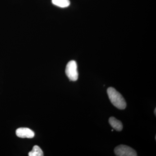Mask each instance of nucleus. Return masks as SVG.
<instances>
[{
    "mask_svg": "<svg viewBox=\"0 0 156 156\" xmlns=\"http://www.w3.org/2000/svg\"><path fill=\"white\" fill-rule=\"evenodd\" d=\"M107 93L111 102L117 108L122 110L126 108L127 106L126 100L122 95L112 87L107 89Z\"/></svg>",
    "mask_w": 156,
    "mask_h": 156,
    "instance_id": "obj_1",
    "label": "nucleus"
},
{
    "mask_svg": "<svg viewBox=\"0 0 156 156\" xmlns=\"http://www.w3.org/2000/svg\"><path fill=\"white\" fill-rule=\"evenodd\" d=\"M66 74L70 80L76 81L78 80L77 65L74 60H71L67 63L66 68Z\"/></svg>",
    "mask_w": 156,
    "mask_h": 156,
    "instance_id": "obj_2",
    "label": "nucleus"
},
{
    "mask_svg": "<svg viewBox=\"0 0 156 156\" xmlns=\"http://www.w3.org/2000/svg\"><path fill=\"white\" fill-rule=\"evenodd\" d=\"M115 153L118 156H136V151L132 148L125 145L118 146L115 149Z\"/></svg>",
    "mask_w": 156,
    "mask_h": 156,
    "instance_id": "obj_3",
    "label": "nucleus"
},
{
    "mask_svg": "<svg viewBox=\"0 0 156 156\" xmlns=\"http://www.w3.org/2000/svg\"><path fill=\"white\" fill-rule=\"evenodd\" d=\"M16 135L20 138H32L34 136V133L32 130L28 128H18L16 131Z\"/></svg>",
    "mask_w": 156,
    "mask_h": 156,
    "instance_id": "obj_4",
    "label": "nucleus"
},
{
    "mask_svg": "<svg viewBox=\"0 0 156 156\" xmlns=\"http://www.w3.org/2000/svg\"><path fill=\"white\" fill-rule=\"evenodd\" d=\"M109 123L112 127L117 131H120L122 130L123 125L122 122L117 119L115 117H110L109 119Z\"/></svg>",
    "mask_w": 156,
    "mask_h": 156,
    "instance_id": "obj_5",
    "label": "nucleus"
},
{
    "mask_svg": "<svg viewBox=\"0 0 156 156\" xmlns=\"http://www.w3.org/2000/svg\"><path fill=\"white\" fill-rule=\"evenodd\" d=\"M53 5L60 8H66L69 5V0H52Z\"/></svg>",
    "mask_w": 156,
    "mask_h": 156,
    "instance_id": "obj_6",
    "label": "nucleus"
},
{
    "mask_svg": "<svg viewBox=\"0 0 156 156\" xmlns=\"http://www.w3.org/2000/svg\"><path fill=\"white\" fill-rule=\"evenodd\" d=\"M29 156H43L44 153L41 148L38 146L35 145L34 147L32 150L28 154Z\"/></svg>",
    "mask_w": 156,
    "mask_h": 156,
    "instance_id": "obj_7",
    "label": "nucleus"
},
{
    "mask_svg": "<svg viewBox=\"0 0 156 156\" xmlns=\"http://www.w3.org/2000/svg\"><path fill=\"white\" fill-rule=\"evenodd\" d=\"M154 112L155 115H156V108L155 109Z\"/></svg>",
    "mask_w": 156,
    "mask_h": 156,
    "instance_id": "obj_8",
    "label": "nucleus"
}]
</instances>
